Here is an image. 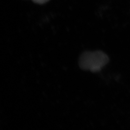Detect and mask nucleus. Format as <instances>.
I'll return each instance as SVG.
<instances>
[{
    "mask_svg": "<svg viewBox=\"0 0 130 130\" xmlns=\"http://www.w3.org/2000/svg\"><path fill=\"white\" fill-rule=\"evenodd\" d=\"M108 62L107 56L101 52H96L90 54L89 57V68L92 70H100Z\"/></svg>",
    "mask_w": 130,
    "mask_h": 130,
    "instance_id": "f257e3e1",
    "label": "nucleus"
},
{
    "mask_svg": "<svg viewBox=\"0 0 130 130\" xmlns=\"http://www.w3.org/2000/svg\"><path fill=\"white\" fill-rule=\"evenodd\" d=\"M33 1L38 4H43L44 3H46L49 0H32Z\"/></svg>",
    "mask_w": 130,
    "mask_h": 130,
    "instance_id": "f03ea898",
    "label": "nucleus"
}]
</instances>
